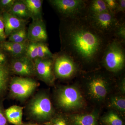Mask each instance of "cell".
Here are the masks:
<instances>
[{"mask_svg":"<svg viewBox=\"0 0 125 125\" xmlns=\"http://www.w3.org/2000/svg\"><path fill=\"white\" fill-rule=\"evenodd\" d=\"M61 51L71 56L82 71L101 68L102 57L113 38L94 28L87 16L61 19Z\"/></svg>","mask_w":125,"mask_h":125,"instance_id":"obj_1","label":"cell"},{"mask_svg":"<svg viewBox=\"0 0 125 125\" xmlns=\"http://www.w3.org/2000/svg\"><path fill=\"white\" fill-rule=\"evenodd\" d=\"M77 83L88 105L102 108L108 97L115 91L117 76L103 68L81 72Z\"/></svg>","mask_w":125,"mask_h":125,"instance_id":"obj_2","label":"cell"},{"mask_svg":"<svg viewBox=\"0 0 125 125\" xmlns=\"http://www.w3.org/2000/svg\"><path fill=\"white\" fill-rule=\"evenodd\" d=\"M54 99L62 113L73 114L87 109V101L76 83L58 87L54 93Z\"/></svg>","mask_w":125,"mask_h":125,"instance_id":"obj_3","label":"cell"},{"mask_svg":"<svg viewBox=\"0 0 125 125\" xmlns=\"http://www.w3.org/2000/svg\"><path fill=\"white\" fill-rule=\"evenodd\" d=\"M100 66L101 68L116 76L124 73L125 66V44L113 38L104 52Z\"/></svg>","mask_w":125,"mask_h":125,"instance_id":"obj_4","label":"cell"},{"mask_svg":"<svg viewBox=\"0 0 125 125\" xmlns=\"http://www.w3.org/2000/svg\"><path fill=\"white\" fill-rule=\"evenodd\" d=\"M28 111L31 119L42 125L56 113L50 96L46 92L37 94L32 98L28 105Z\"/></svg>","mask_w":125,"mask_h":125,"instance_id":"obj_5","label":"cell"},{"mask_svg":"<svg viewBox=\"0 0 125 125\" xmlns=\"http://www.w3.org/2000/svg\"><path fill=\"white\" fill-rule=\"evenodd\" d=\"M54 70L56 79L71 80L78 77L82 72L79 65L64 52L54 54Z\"/></svg>","mask_w":125,"mask_h":125,"instance_id":"obj_6","label":"cell"},{"mask_svg":"<svg viewBox=\"0 0 125 125\" xmlns=\"http://www.w3.org/2000/svg\"><path fill=\"white\" fill-rule=\"evenodd\" d=\"M87 0H49L48 1L60 16V19L87 15Z\"/></svg>","mask_w":125,"mask_h":125,"instance_id":"obj_7","label":"cell"},{"mask_svg":"<svg viewBox=\"0 0 125 125\" xmlns=\"http://www.w3.org/2000/svg\"><path fill=\"white\" fill-rule=\"evenodd\" d=\"M86 16L94 28L104 35L113 38L114 32L120 21L117 16L109 11Z\"/></svg>","mask_w":125,"mask_h":125,"instance_id":"obj_8","label":"cell"},{"mask_svg":"<svg viewBox=\"0 0 125 125\" xmlns=\"http://www.w3.org/2000/svg\"><path fill=\"white\" fill-rule=\"evenodd\" d=\"M38 85L36 81L30 77H14L10 83V94L14 98L24 100L31 96Z\"/></svg>","mask_w":125,"mask_h":125,"instance_id":"obj_9","label":"cell"},{"mask_svg":"<svg viewBox=\"0 0 125 125\" xmlns=\"http://www.w3.org/2000/svg\"><path fill=\"white\" fill-rule=\"evenodd\" d=\"M33 62L35 75L47 85H53L56 79L53 58L37 59Z\"/></svg>","mask_w":125,"mask_h":125,"instance_id":"obj_10","label":"cell"},{"mask_svg":"<svg viewBox=\"0 0 125 125\" xmlns=\"http://www.w3.org/2000/svg\"><path fill=\"white\" fill-rule=\"evenodd\" d=\"M85 110L68 114L72 125H100L99 119L102 108L93 107Z\"/></svg>","mask_w":125,"mask_h":125,"instance_id":"obj_11","label":"cell"},{"mask_svg":"<svg viewBox=\"0 0 125 125\" xmlns=\"http://www.w3.org/2000/svg\"><path fill=\"white\" fill-rule=\"evenodd\" d=\"M10 69L14 73L21 77L30 78L35 75L33 61L25 55L11 58Z\"/></svg>","mask_w":125,"mask_h":125,"instance_id":"obj_12","label":"cell"},{"mask_svg":"<svg viewBox=\"0 0 125 125\" xmlns=\"http://www.w3.org/2000/svg\"><path fill=\"white\" fill-rule=\"evenodd\" d=\"M27 36L29 42H46L48 35L46 25L43 19L32 21L27 30Z\"/></svg>","mask_w":125,"mask_h":125,"instance_id":"obj_13","label":"cell"},{"mask_svg":"<svg viewBox=\"0 0 125 125\" xmlns=\"http://www.w3.org/2000/svg\"><path fill=\"white\" fill-rule=\"evenodd\" d=\"M25 55L33 61L37 59L53 58L54 54L46 42H29Z\"/></svg>","mask_w":125,"mask_h":125,"instance_id":"obj_14","label":"cell"},{"mask_svg":"<svg viewBox=\"0 0 125 125\" xmlns=\"http://www.w3.org/2000/svg\"><path fill=\"white\" fill-rule=\"evenodd\" d=\"M29 41L16 43L8 41L0 42V48L11 58H17L25 55Z\"/></svg>","mask_w":125,"mask_h":125,"instance_id":"obj_15","label":"cell"},{"mask_svg":"<svg viewBox=\"0 0 125 125\" xmlns=\"http://www.w3.org/2000/svg\"><path fill=\"white\" fill-rule=\"evenodd\" d=\"M1 14L7 38L14 32L26 28L27 20L20 19L8 12Z\"/></svg>","mask_w":125,"mask_h":125,"instance_id":"obj_16","label":"cell"},{"mask_svg":"<svg viewBox=\"0 0 125 125\" xmlns=\"http://www.w3.org/2000/svg\"><path fill=\"white\" fill-rule=\"evenodd\" d=\"M104 106L107 109L116 111L125 117V95L114 91L108 97Z\"/></svg>","mask_w":125,"mask_h":125,"instance_id":"obj_17","label":"cell"},{"mask_svg":"<svg viewBox=\"0 0 125 125\" xmlns=\"http://www.w3.org/2000/svg\"><path fill=\"white\" fill-rule=\"evenodd\" d=\"M99 122L100 125H125V117L116 111L108 109L101 115Z\"/></svg>","mask_w":125,"mask_h":125,"instance_id":"obj_18","label":"cell"},{"mask_svg":"<svg viewBox=\"0 0 125 125\" xmlns=\"http://www.w3.org/2000/svg\"><path fill=\"white\" fill-rule=\"evenodd\" d=\"M23 107L13 105L6 109L5 115L8 122L14 125H22Z\"/></svg>","mask_w":125,"mask_h":125,"instance_id":"obj_19","label":"cell"},{"mask_svg":"<svg viewBox=\"0 0 125 125\" xmlns=\"http://www.w3.org/2000/svg\"><path fill=\"white\" fill-rule=\"evenodd\" d=\"M26 5L32 21L42 19V0H22Z\"/></svg>","mask_w":125,"mask_h":125,"instance_id":"obj_20","label":"cell"},{"mask_svg":"<svg viewBox=\"0 0 125 125\" xmlns=\"http://www.w3.org/2000/svg\"><path fill=\"white\" fill-rule=\"evenodd\" d=\"M8 13L25 20L30 18L27 6L22 0H16Z\"/></svg>","mask_w":125,"mask_h":125,"instance_id":"obj_21","label":"cell"},{"mask_svg":"<svg viewBox=\"0 0 125 125\" xmlns=\"http://www.w3.org/2000/svg\"><path fill=\"white\" fill-rule=\"evenodd\" d=\"M108 11H109L104 0L88 1L87 6V15L98 14Z\"/></svg>","mask_w":125,"mask_h":125,"instance_id":"obj_22","label":"cell"},{"mask_svg":"<svg viewBox=\"0 0 125 125\" xmlns=\"http://www.w3.org/2000/svg\"><path fill=\"white\" fill-rule=\"evenodd\" d=\"M10 71L7 65L0 64V94L7 88L10 79Z\"/></svg>","mask_w":125,"mask_h":125,"instance_id":"obj_23","label":"cell"},{"mask_svg":"<svg viewBox=\"0 0 125 125\" xmlns=\"http://www.w3.org/2000/svg\"><path fill=\"white\" fill-rule=\"evenodd\" d=\"M43 125H72L68 114L60 113L55 115Z\"/></svg>","mask_w":125,"mask_h":125,"instance_id":"obj_24","label":"cell"},{"mask_svg":"<svg viewBox=\"0 0 125 125\" xmlns=\"http://www.w3.org/2000/svg\"><path fill=\"white\" fill-rule=\"evenodd\" d=\"M8 41L16 43H23L28 40L26 28L16 31L8 37Z\"/></svg>","mask_w":125,"mask_h":125,"instance_id":"obj_25","label":"cell"},{"mask_svg":"<svg viewBox=\"0 0 125 125\" xmlns=\"http://www.w3.org/2000/svg\"><path fill=\"white\" fill-rule=\"evenodd\" d=\"M113 38L125 44V22L124 18L120 19L119 24L113 34Z\"/></svg>","mask_w":125,"mask_h":125,"instance_id":"obj_26","label":"cell"},{"mask_svg":"<svg viewBox=\"0 0 125 125\" xmlns=\"http://www.w3.org/2000/svg\"><path fill=\"white\" fill-rule=\"evenodd\" d=\"M115 91L125 95V77L124 73L117 76Z\"/></svg>","mask_w":125,"mask_h":125,"instance_id":"obj_27","label":"cell"},{"mask_svg":"<svg viewBox=\"0 0 125 125\" xmlns=\"http://www.w3.org/2000/svg\"><path fill=\"white\" fill-rule=\"evenodd\" d=\"M16 0H0V13L8 12Z\"/></svg>","mask_w":125,"mask_h":125,"instance_id":"obj_28","label":"cell"},{"mask_svg":"<svg viewBox=\"0 0 125 125\" xmlns=\"http://www.w3.org/2000/svg\"><path fill=\"white\" fill-rule=\"evenodd\" d=\"M109 12L115 15L117 1V0H104Z\"/></svg>","mask_w":125,"mask_h":125,"instance_id":"obj_29","label":"cell"},{"mask_svg":"<svg viewBox=\"0 0 125 125\" xmlns=\"http://www.w3.org/2000/svg\"><path fill=\"white\" fill-rule=\"evenodd\" d=\"M7 38L5 33V26L2 14L0 13V42L6 41Z\"/></svg>","mask_w":125,"mask_h":125,"instance_id":"obj_30","label":"cell"},{"mask_svg":"<svg viewBox=\"0 0 125 125\" xmlns=\"http://www.w3.org/2000/svg\"><path fill=\"white\" fill-rule=\"evenodd\" d=\"M117 7L115 15L117 16L118 14L122 13L125 14V0H117Z\"/></svg>","mask_w":125,"mask_h":125,"instance_id":"obj_31","label":"cell"},{"mask_svg":"<svg viewBox=\"0 0 125 125\" xmlns=\"http://www.w3.org/2000/svg\"><path fill=\"white\" fill-rule=\"evenodd\" d=\"M8 56L0 48V64L7 65Z\"/></svg>","mask_w":125,"mask_h":125,"instance_id":"obj_32","label":"cell"},{"mask_svg":"<svg viewBox=\"0 0 125 125\" xmlns=\"http://www.w3.org/2000/svg\"><path fill=\"white\" fill-rule=\"evenodd\" d=\"M8 121L6 117L5 112L0 107V125H8Z\"/></svg>","mask_w":125,"mask_h":125,"instance_id":"obj_33","label":"cell"},{"mask_svg":"<svg viewBox=\"0 0 125 125\" xmlns=\"http://www.w3.org/2000/svg\"><path fill=\"white\" fill-rule=\"evenodd\" d=\"M22 125H42V124H41V125H30V124H23Z\"/></svg>","mask_w":125,"mask_h":125,"instance_id":"obj_34","label":"cell"}]
</instances>
